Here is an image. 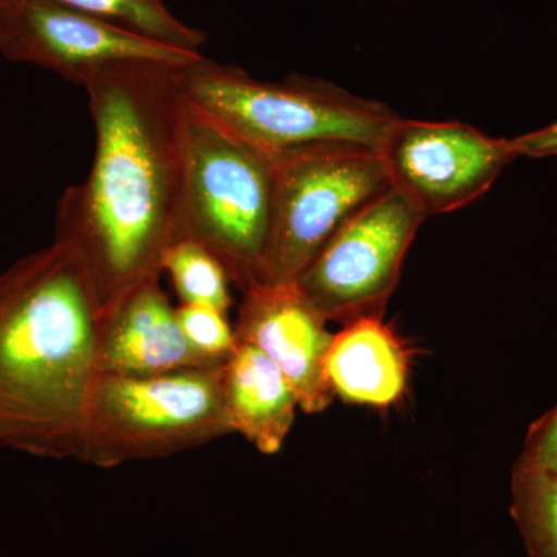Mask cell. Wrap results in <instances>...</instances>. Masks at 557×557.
Here are the masks:
<instances>
[{
	"label": "cell",
	"mask_w": 557,
	"mask_h": 557,
	"mask_svg": "<svg viewBox=\"0 0 557 557\" xmlns=\"http://www.w3.org/2000/svg\"><path fill=\"white\" fill-rule=\"evenodd\" d=\"M175 65L124 62L87 81L95 127L89 175L60 197L54 239L83 260L104 317L160 278L178 239L182 91Z\"/></svg>",
	"instance_id": "1"
},
{
	"label": "cell",
	"mask_w": 557,
	"mask_h": 557,
	"mask_svg": "<svg viewBox=\"0 0 557 557\" xmlns=\"http://www.w3.org/2000/svg\"><path fill=\"white\" fill-rule=\"evenodd\" d=\"M101 322L86 267L61 242L0 274V448L79 458Z\"/></svg>",
	"instance_id": "2"
},
{
	"label": "cell",
	"mask_w": 557,
	"mask_h": 557,
	"mask_svg": "<svg viewBox=\"0 0 557 557\" xmlns=\"http://www.w3.org/2000/svg\"><path fill=\"white\" fill-rule=\"evenodd\" d=\"M194 108L269 156L318 146L380 150L398 113L322 79L260 81L203 54L175 70Z\"/></svg>",
	"instance_id": "3"
},
{
	"label": "cell",
	"mask_w": 557,
	"mask_h": 557,
	"mask_svg": "<svg viewBox=\"0 0 557 557\" xmlns=\"http://www.w3.org/2000/svg\"><path fill=\"white\" fill-rule=\"evenodd\" d=\"M183 101L178 239L212 252L242 292L258 282L269 242L274 160Z\"/></svg>",
	"instance_id": "4"
},
{
	"label": "cell",
	"mask_w": 557,
	"mask_h": 557,
	"mask_svg": "<svg viewBox=\"0 0 557 557\" xmlns=\"http://www.w3.org/2000/svg\"><path fill=\"white\" fill-rule=\"evenodd\" d=\"M222 366L150 376L100 373L87 405L79 460L119 468L174 457L233 434Z\"/></svg>",
	"instance_id": "5"
},
{
	"label": "cell",
	"mask_w": 557,
	"mask_h": 557,
	"mask_svg": "<svg viewBox=\"0 0 557 557\" xmlns=\"http://www.w3.org/2000/svg\"><path fill=\"white\" fill-rule=\"evenodd\" d=\"M273 160V218L258 282L292 284L330 237L391 183L379 150L318 146Z\"/></svg>",
	"instance_id": "6"
},
{
	"label": "cell",
	"mask_w": 557,
	"mask_h": 557,
	"mask_svg": "<svg viewBox=\"0 0 557 557\" xmlns=\"http://www.w3.org/2000/svg\"><path fill=\"white\" fill-rule=\"evenodd\" d=\"M424 220L391 186L330 237L296 284L327 322L384 317Z\"/></svg>",
	"instance_id": "7"
},
{
	"label": "cell",
	"mask_w": 557,
	"mask_h": 557,
	"mask_svg": "<svg viewBox=\"0 0 557 557\" xmlns=\"http://www.w3.org/2000/svg\"><path fill=\"white\" fill-rule=\"evenodd\" d=\"M388 183L423 214H448L485 196L518 153L460 121L398 120L379 150Z\"/></svg>",
	"instance_id": "8"
},
{
	"label": "cell",
	"mask_w": 557,
	"mask_h": 557,
	"mask_svg": "<svg viewBox=\"0 0 557 557\" xmlns=\"http://www.w3.org/2000/svg\"><path fill=\"white\" fill-rule=\"evenodd\" d=\"M0 54L86 86L124 62L189 64L201 53L175 49L58 0H0Z\"/></svg>",
	"instance_id": "9"
},
{
	"label": "cell",
	"mask_w": 557,
	"mask_h": 557,
	"mask_svg": "<svg viewBox=\"0 0 557 557\" xmlns=\"http://www.w3.org/2000/svg\"><path fill=\"white\" fill-rule=\"evenodd\" d=\"M233 327L237 343L258 348L287 376L299 410L319 413L332 405L325 357L333 333L296 282H255L242 289Z\"/></svg>",
	"instance_id": "10"
},
{
	"label": "cell",
	"mask_w": 557,
	"mask_h": 557,
	"mask_svg": "<svg viewBox=\"0 0 557 557\" xmlns=\"http://www.w3.org/2000/svg\"><path fill=\"white\" fill-rule=\"evenodd\" d=\"M160 278L139 285L102 317L101 373L150 376L222 366L190 346Z\"/></svg>",
	"instance_id": "11"
},
{
	"label": "cell",
	"mask_w": 557,
	"mask_h": 557,
	"mask_svg": "<svg viewBox=\"0 0 557 557\" xmlns=\"http://www.w3.org/2000/svg\"><path fill=\"white\" fill-rule=\"evenodd\" d=\"M325 376L343 401L387 408L408 391V350L384 317L357 318L332 335Z\"/></svg>",
	"instance_id": "12"
},
{
	"label": "cell",
	"mask_w": 557,
	"mask_h": 557,
	"mask_svg": "<svg viewBox=\"0 0 557 557\" xmlns=\"http://www.w3.org/2000/svg\"><path fill=\"white\" fill-rule=\"evenodd\" d=\"M222 394L233 434L260 454H277L299 410L282 370L258 348L237 343L222 366Z\"/></svg>",
	"instance_id": "13"
},
{
	"label": "cell",
	"mask_w": 557,
	"mask_h": 557,
	"mask_svg": "<svg viewBox=\"0 0 557 557\" xmlns=\"http://www.w3.org/2000/svg\"><path fill=\"white\" fill-rule=\"evenodd\" d=\"M511 516L528 557H557V471L515 467Z\"/></svg>",
	"instance_id": "14"
},
{
	"label": "cell",
	"mask_w": 557,
	"mask_h": 557,
	"mask_svg": "<svg viewBox=\"0 0 557 557\" xmlns=\"http://www.w3.org/2000/svg\"><path fill=\"white\" fill-rule=\"evenodd\" d=\"M91 16L100 17L159 42L200 53L207 35L189 27L164 3V0H58Z\"/></svg>",
	"instance_id": "15"
},
{
	"label": "cell",
	"mask_w": 557,
	"mask_h": 557,
	"mask_svg": "<svg viewBox=\"0 0 557 557\" xmlns=\"http://www.w3.org/2000/svg\"><path fill=\"white\" fill-rule=\"evenodd\" d=\"M161 270L170 274L180 304L212 307L223 313L233 306V282L225 267L197 242L185 237L175 240L164 252Z\"/></svg>",
	"instance_id": "16"
},
{
	"label": "cell",
	"mask_w": 557,
	"mask_h": 557,
	"mask_svg": "<svg viewBox=\"0 0 557 557\" xmlns=\"http://www.w3.org/2000/svg\"><path fill=\"white\" fill-rule=\"evenodd\" d=\"M180 327L190 346L215 364H223L236 348V335L228 317L218 309L203 306L175 307Z\"/></svg>",
	"instance_id": "17"
},
{
	"label": "cell",
	"mask_w": 557,
	"mask_h": 557,
	"mask_svg": "<svg viewBox=\"0 0 557 557\" xmlns=\"http://www.w3.org/2000/svg\"><path fill=\"white\" fill-rule=\"evenodd\" d=\"M516 467L557 471V405L528 429Z\"/></svg>",
	"instance_id": "18"
},
{
	"label": "cell",
	"mask_w": 557,
	"mask_h": 557,
	"mask_svg": "<svg viewBox=\"0 0 557 557\" xmlns=\"http://www.w3.org/2000/svg\"><path fill=\"white\" fill-rule=\"evenodd\" d=\"M512 148L518 157L528 159H552L557 157V123L548 124L541 129L527 132L511 138Z\"/></svg>",
	"instance_id": "19"
}]
</instances>
